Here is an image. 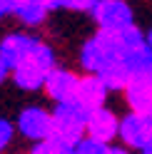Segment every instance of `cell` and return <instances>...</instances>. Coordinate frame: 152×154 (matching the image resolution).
<instances>
[{"mask_svg": "<svg viewBox=\"0 0 152 154\" xmlns=\"http://www.w3.org/2000/svg\"><path fill=\"white\" fill-rule=\"evenodd\" d=\"M127 52H125V45H122L120 35L115 32H95L87 42L82 45L80 50V65L87 75L97 77L100 72H105L110 65H115L120 60H125Z\"/></svg>", "mask_w": 152, "mask_h": 154, "instance_id": "6da1fadb", "label": "cell"}, {"mask_svg": "<svg viewBox=\"0 0 152 154\" xmlns=\"http://www.w3.org/2000/svg\"><path fill=\"white\" fill-rule=\"evenodd\" d=\"M55 67H58L55 65V50L47 42L40 40L20 62L15 65V70L10 72V77L15 80V85L20 90L35 92V90H43L47 75H50Z\"/></svg>", "mask_w": 152, "mask_h": 154, "instance_id": "7a4b0ae2", "label": "cell"}, {"mask_svg": "<svg viewBox=\"0 0 152 154\" xmlns=\"http://www.w3.org/2000/svg\"><path fill=\"white\" fill-rule=\"evenodd\" d=\"M87 117L75 104H55L52 109V137L70 147H78L85 139Z\"/></svg>", "mask_w": 152, "mask_h": 154, "instance_id": "3957f363", "label": "cell"}, {"mask_svg": "<svg viewBox=\"0 0 152 154\" xmlns=\"http://www.w3.org/2000/svg\"><path fill=\"white\" fill-rule=\"evenodd\" d=\"M90 17L95 20L100 32H112V35L135 25L132 8L125 0H97V5L92 8Z\"/></svg>", "mask_w": 152, "mask_h": 154, "instance_id": "277c9868", "label": "cell"}, {"mask_svg": "<svg viewBox=\"0 0 152 154\" xmlns=\"http://www.w3.org/2000/svg\"><path fill=\"white\" fill-rule=\"evenodd\" d=\"M17 132L30 142H45L52 137V112L45 107H25L17 114Z\"/></svg>", "mask_w": 152, "mask_h": 154, "instance_id": "5b68a950", "label": "cell"}, {"mask_svg": "<svg viewBox=\"0 0 152 154\" xmlns=\"http://www.w3.org/2000/svg\"><path fill=\"white\" fill-rule=\"evenodd\" d=\"M107 87L102 85L100 77L95 75H82L80 82H78V90H75V97L70 104H75L85 117H90L92 112H97L105 107V100H107Z\"/></svg>", "mask_w": 152, "mask_h": 154, "instance_id": "8992f818", "label": "cell"}, {"mask_svg": "<svg viewBox=\"0 0 152 154\" xmlns=\"http://www.w3.org/2000/svg\"><path fill=\"white\" fill-rule=\"evenodd\" d=\"M117 139L122 142V147L132 149H142L152 142V117H145V114H125L120 119V134Z\"/></svg>", "mask_w": 152, "mask_h": 154, "instance_id": "52a82bcc", "label": "cell"}, {"mask_svg": "<svg viewBox=\"0 0 152 154\" xmlns=\"http://www.w3.org/2000/svg\"><path fill=\"white\" fill-rule=\"evenodd\" d=\"M8 15H15L25 27H37L45 23L50 10L58 8V0H3Z\"/></svg>", "mask_w": 152, "mask_h": 154, "instance_id": "ba28073f", "label": "cell"}, {"mask_svg": "<svg viewBox=\"0 0 152 154\" xmlns=\"http://www.w3.org/2000/svg\"><path fill=\"white\" fill-rule=\"evenodd\" d=\"M78 82H80V75H75L72 70H65V67H55V70L47 75L43 90H45L50 102L70 104L72 97H75V90H78Z\"/></svg>", "mask_w": 152, "mask_h": 154, "instance_id": "9c48e42d", "label": "cell"}, {"mask_svg": "<svg viewBox=\"0 0 152 154\" xmlns=\"http://www.w3.org/2000/svg\"><path fill=\"white\" fill-rule=\"evenodd\" d=\"M117 134H120V117L112 109L102 107V109L92 112L87 117V127H85V137L87 139L110 147V144L117 139Z\"/></svg>", "mask_w": 152, "mask_h": 154, "instance_id": "30bf717a", "label": "cell"}, {"mask_svg": "<svg viewBox=\"0 0 152 154\" xmlns=\"http://www.w3.org/2000/svg\"><path fill=\"white\" fill-rule=\"evenodd\" d=\"M122 92H125V102L132 114L152 117V77L135 75Z\"/></svg>", "mask_w": 152, "mask_h": 154, "instance_id": "8fae6325", "label": "cell"}, {"mask_svg": "<svg viewBox=\"0 0 152 154\" xmlns=\"http://www.w3.org/2000/svg\"><path fill=\"white\" fill-rule=\"evenodd\" d=\"M37 42H40V40H37L35 35H27V32H8L3 40H0V62L13 72L15 65L20 62Z\"/></svg>", "mask_w": 152, "mask_h": 154, "instance_id": "7c38bea8", "label": "cell"}, {"mask_svg": "<svg viewBox=\"0 0 152 154\" xmlns=\"http://www.w3.org/2000/svg\"><path fill=\"white\" fill-rule=\"evenodd\" d=\"M30 154H75V147H70V144H65L60 139H45V142H37L33 144V152Z\"/></svg>", "mask_w": 152, "mask_h": 154, "instance_id": "4fadbf2b", "label": "cell"}, {"mask_svg": "<svg viewBox=\"0 0 152 154\" xmlns=\"http://www.w3.org/2000/svg\"><path fill=\"white\" fill-rule=\"evenodd\" d=\"M95 5H97V0H58V8H68V10L78 13H92Z\"/></svg>", "mask_w": 152, "mask_h": 154, "instance_id": "5bb4252c", "label": "cell"}, {"mask_svg": "<svg viewBox=\"0 0 152 154\" xmlns=\"http://www.w3.org/2000/svg\"><path fill=\"white\" fill-rule=\"evenodd\" d=\"M15 137V127H13V122H8L0 117V154H3L8 147H10V142Z\"/></svg>", "mask_w": 152, "mask_h": 154, "instance_id": "9a60e30c", "label": "cell"}, {"mask_svg": "<svg viewBox=\"0 0 152 154\" xmlns=\"http://www.w3.org/2000/svg\"><path fill=\"white\" fill-rule=\"evenodd\" d=\"M75 154H107V147L105 144H100V142H92L85 137L78 147H75Z\"/></svg>", "mask_w": 152, "mask_h": 154, "instance_id": "2e32d148", "label": "cell"}, {"mask_svg": "<svg viewBox=\"0 0 152 154\" xmlns=\"http://www.w3.org/2000/svg\"><path fill=\"white\" fill-rule=\"evenodd\" d=\"M107 154H132L127 147H122V144H110L107 147Z\"/></svg>", "mask_w": 152, "mask_h": 154, "instance_id": "e0dca14e", "label": "cell"}, {"mask_svg": "<svg viewBox=\"0 0 152 154\" xmlns=\"http://www.w3.org/2000/svg\"><path fill=\"white\" fill-rule=\"evenodd\" d=\"M8 77H10V70H8V67H5L3 62H0V85H3V82L8 80Z\"/></svg>", "mask_w": 152, "mask_h": 154, "instance_id": "ac0fdd59", "label": "cell"}, {"mask_svg": "<svg viewBox=\"0 0 152 154\" xmlns=\"http://www.w3.org/2000/svg\"><path fill=\"white\" fill-rule=\"evenodd\" d=\"M145 42H147V47L152 50V27H150V30H147V35H145Z\"/></svg>", "mask_w": 152, "mask_h": 154, "instance_id": "d6986e66", "label": "cell"}, {"mask_svg": "<svg viewBox=\"0 0 152 154\" xmlns=\"http://www.w3.org/2000/svg\"><path fill=\"white\" fill-rule=\"evenodd\" d=\"M140 154H152V142L147 144V147H142V149H140Z\"/></svg>", "mask_w": 152, "mask_h": 154, "instance_id": "ffe728a7", "label": "cell"}, {"mask_svg": "<svg viewBox=\"0 0 152 154\" xmlns=\"http://www.w3.org/2000/svg\"><path fill=\"white\" fill-rule=\"evenodd\" d=\"M5 15H8V10H5V3H3V0H0V20H3Z\"/></svg>", "mask_w": 152, "mask_h": 154, "instance_id": "44dd1931", "label": "cell"}]
</instances>
